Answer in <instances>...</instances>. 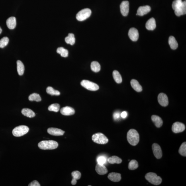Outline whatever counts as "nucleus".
Masks as SVG:
<instances>
[{
    "label": "nucleus",
    "mask_w": 186,
    "mask_h": 186,
    "mask_svg": "<svg viewBox=\"0 0 186 186\" xmlns=\"http://www.w3.org/2000/svg\"><path fill=\"white\" fill-rule=\"evenodd\" d=\"M120 11L121 13L124 16L128 15L129 10V3L128 1H124L121 3Z\"/></svg>",
    "instance_id": "11"
},
{
    "label": "nucleus",
    "mask_w": 186,
    "mask_h": 186,
    "mask_svg": "<svg viewBox=\"0 0 186 186\" xmlns=\"http://www.w3.org/2000/svg\"><path fill=\"white\" fill-rule=\"evenodd\" d=\"M185 127L183 123L180 122L174 123L172 126V130L175 133H178L183 132Z\"/></svg>",
    "instance_id": "8"
},
{
    "label": "nucleus",
    "mask_w": 186,
    "mask_h": 186,
    "mask_svg": "<svg viewBox=\"0 0 186 186\" xmlns=\"http://www.w3.org/2000/svg\"><path fill=\"white\" fill-rule=\"evenodd\" d=\"M9 41V39L7 37H4L0 40V48L5 47L8 44Z\"/></svg>",
    "instance_id": "37"
},
{
    "label": "nucleus",
    "mask_w": 186,
    "mask_h": 186,
    "mask_svg": "<svg viewBox=\"0 0 186 186\" xmlns=\"http://www.w3.org/2000/svg\"><path fill=\"white\" fill-rule=\"evenodd\" d=\"M98 163L100 165H104L107 162V158L105 156H101L97 158Z\"/></svg>",
    "instance_id": "38"
},
{
    "label": "nucleus",
    "mask_w": 186,
    "mask_h": 186,
    "mask_svg": "<svg viewBox=\"0 0 186 186\" xmlns=\"http://www.w3.org/2000/svg\"><path fill=\"white\" fill-rule=\"evenodd\" d=\"M77 180L74 179H72V180L71 181V183L72 185H76V183H77Z\"/></svg>",
    "instance_id": "43"
},
{
    "label": "nucleus",
    "mask_w": 186,
    "mask_h": 186,
    "mask_svg": "<svg viewBox=\"0 0 186 186\" xmlns=\"http://www.w3.org/2000/svg\"><path fill=\"white\" fill-rule=\"evenodd\" d=\"M113 76L115 81L117 83H122V78L121 74L118 71L114 70L113 72Z\"/></svg>",
    "instance_id": "28"
},
{
    "label": "nucleus",
    "mask_w": 186,
    "mask_h": 186,
    "mask_svg": "<svg viewBox=\"0 0 186 186\" xmlns=\"http://www.w3.org/2000/svg\"><path fill=\"white\" fill-rule=\"evenodd\" d=\"M127 139L129 144L133 146H135L139 141V135L136 130L130 129L127 133Z\"/></svg>",
    "instance_id": "1"
},
{
    "label": "nucleus",
    "mask_w": 186,
    "mask_h": 186,
    "mask_svg": "<svg viewBox=\"0 0 186 186\" xmlns=\"http://www.w3.org/2000/svg\"><path fill=\"white\" fill-rule=\"evenodd\" d=\"M175 13L178 16L186 14V1H183L182 4L179 8L175 11Z\"/></svg>",
    "instance_id": "16"
},
{
    "label": "nucleus",
    "mask_w": 186,
    "mask_h": 186,
    "mask_svg": "<svg viewBox=\"0 0 186 186\" xmlns=\"http://www.w3.org/2000/svg\"><path fill=\"white\" fill-rule=\"evenodd\" d=\"M81 85L86 89L92 91H97L99 89V86L93 82L84 80L81 82Z\"/></svg>",
    "instance_id": "7"
},
{
    "label": "nucleus",
    "mask_w": 186,
    "mask_h": 186,
    "mask_svg": "<svg viewBox=\"0 0 186 186\" xmlns=\"http://www.w3.org/2000/svg\"><path fill=\"white\" fill-rule=\"evenodd\" d=\"M65 41L67 44L73 45L75 42V38L74 34L72 33L68 34V36L66 37Z\"/></svg>",
    "instance_id": "27"
},
{
    "label": "nucleus",
    "mask_w": 186,
    "mask_h": 186,
    "mask_svg": "<svg viewBox=\"0 0 186 186\" xmlns=\"http://www.w3.org/2000/svg\"><path fill=\"white\" fill-rule=\"evenodd\" d=\"M158 101L160 104L163 107L167 106L169 104L167 96L163 93H160L158 95Z\"/></svg>",
    "instance_id": "10"
},
{
    "label": "nucleus",
    "mask_w": 186,
    "mask_h": 186,
    "mask_svg": "<svg viewBox=\"0 0 186 186\" xmlns=\"http://www.w3.org/2000/svg\"><path fill=\"white\" fill-rule=\"evenodd\" d=\"M1 32H2V29L1 28V27H0V34H1Z\"/></svg>",
    "instance_id": "44"
},
{
    "label": "nucleus",
    "mask_w": 186,
    "mask_h": 186,
    "mask_svg": "<svg viewBox=\"0 0 186 186\" xmlns=\"http://www.w3.org/2000/svg\"><path fill=\"white\" fill-rule=\"evenodd\" d=\"M146 28L148 30H153L156 27L155 19L153 18H151L147 21L146 25Z\"/></svg>",
    "instance_id": "17"
},
{
    "label": "nucleus",
    "mask_w": 186,
    "mask_h": 186,
    "mask_svg": "<svg viewBox=\"0 0 186 186\" xmlns=\"http://www.w3.org/2000/svg\"><path fill=\"white\" fill-rule=\"evenodd\" d=\"M107 161L109 163L111 164H120L122 162L121 158L116 156H113L109 158Z\"/></svg>",
    "instance_id": "26"
},
{
    "label": "nucleus",
    "mask_w": 186,
    "mask_h": 186,
    "mask_svg": "<svg viewBox=\"0 0 186 186\" xmlns=\"http://www.w3.org/2000/svg\"><path fill=\"white\" fill-rule=\"evenodd\" d=\"M183 1L182 0H175L172 3V7L174 10L179 8L182 4Z\"/></svg>",
    "instance_id": "35"
},
{
    "label": "nucleus",
    "mask_w": 186,
    "mask_h": 186,
    "mask_svg": "<svg viewBox=\"0 0 186 186\" xmlns=\"http://www.w3.org/2000/svg\"><path fill=\"white\" fill-rule=\"evenodd\" d=\"M128 115V113L126 111H123L120 114V116L123 119H125L126 118Z\"/></svg>",
    "instance_id": "42"
},
{
    "label": "nucleus",
    "mask_w": 186,
    "mask_h": 186,
    "mask_svg": "<svg viewBox=\"0 0 186 186\" xmlns=\"http://www.w3.org/2000/svg\"><path fill=\"white\" fill-rule=\"evenodd\" d=\"M153 151L155 157L160 159L162 156V151L159 145L156 144H154L152 146Z\"/></svg>",
    "instance_id": "9"
},
{
    "label": "nucleus",
    "mask_w": 186,
    "mask_h": 186,
    "mask_svg": "<svg viewBox=\"0 0 186 186\" xmlns=\"http://www.w3.org/2000/svg\"><path fill=\"white\" fill-rule=\"evenodd\" d=\"M21 113L24 116L27 117L32 118L35 117V113L32 110L28 108H23L21 111Z\"/></svg>",
    "instance_id": "23"
},
{
    "label": "nucleus",
    "mask_w": 186,
    "mask_h": 186,
    "mask_svg": "<svg viewBox=\"0 0 186 186\" xmlns=\"http://www.w3.org/2000/svg\"><path fill=\"white\" fill-rule=\"evenodd\" d=\"M46 92L48 94L52 95H59L60 94L59 91L54 90L53 88L51 87H48L47 88Z\"/></svg>",
    "instance_id": "32"
},
{
    "label": "nucleus",
    "mask_w": 186,
    "mask_h": 186,
    "mask_svg": "<svg viewBox=\"0 0 186 186\" xmlns=\"http://www.w3.org/2000/svg\"><path fill=\"white\" fill-rule=\"evenodd\" d=\"M29 100L30 101L40 102L42 100V99L40 95L36 93H33L29 96Z\"/></svg>",
    "instance_id": "30"
},
{
    "label": "nucleus",
    "mask_w": 186,
    "mask_h": 186,
    "mask_svg": "<svg viewBox=\"0 0 186 186\" xmlns=\"http://www.w3.org/2000/svg\"><path fill=\"white\" fill-rule=\"evenodd\" d=\"M179 153L182 156H186V143L184 142L180 147L179 151Z\"/></svg>",
    "instance_id": "36"
},
{
    "label": "nucleus",
    "mask_w": 186,
    "mask_h": 186,
    "mask_svg": "<svg viewBox=\"0 0 186 186\" xmlns=\"http://www.w3.org/2000/svg\"><path fill=\"white\" fill-rule=\"evenodd\" d=\"M108 179L111 181L114 182H117L121 180V175L120 173L112 172L109 174Z\"/></svg>",
    "instance_id": "20"
},
{
    "label": "nucleus",
    "mask_w": 186,
    "mask_h": 186,
    "mask_svg": "<svg viewBox=\"0 0 186 186\" xmlns=\"http://www.w3.org/2000/svg\"><path fill=\"white\" fill-rule=\"evenodd\" d=\"M91 68L92 71L97 72L100 71L101 66L100 64L97 62H93L91 64Z\"/></svg>",
    "instance_id": "29"
},
{
    "label": "nucleus",
    "mask_w": 186,
    "mask_h": 186,
    "mask_svg": "<svg viewBox=\"0 0 186 186\" xmlns=\"http://www.w3.org/2000/svg\"><path fill=\"white\" fill-rule=\"evenodd\" d=\"M60 106L58 103H54L50 105L48 107V109L49 111H54L55 112H58L59 110Z\"/></svg>",
    "instance_id": "34"
},
{
    "label": "nucleus",
    "mask_w": 186,
    "mask_h": 186,
    "mask_svg": "<svg viewBox=\"0 0 186 186\" xmlns=\"http://www.w3.org/2000/svg\"><path fill=\"white\" fill-rule=\"evenodd\" d=\"M96 171L99 175H103L107 173V168L104 165H100L97 163L95 167Z\"/></svg>",
    "instance_id": "19"
},
{
    "label": "nucleus",
    "mask_w": 186,
    "mask_h": 186,
    "mask_svg": "<svg viewBox=\"0 0 186 186\" xmlns=\"http://www.w3.org/2000/svg\"><path fill=\"white\" fill-rule=\"evenodd\" d=\"M91 11L89 8H85L81 10L76 15V19L79 21H83L86 20L91 16Z\"/></svg>",
    "instance_id": "6"
},
{
    "label": "nucleus",
    "mask_w": 186,
    "mask_h": 186,
    "mask_svg": "<svg viewBox=\"0 0 186 186\" xmlns=\"http://www.w3.org/2000/svg\"><path fill=\"white\" fill-rule=\"evenodd\" d=\"M92 138L94 142L99 144H105L108 142V139L101 133H98L93 135Z\"/></svg>",
    "instance_id": "5"
},
{
    "label": "nucleus",
    "mask_w": 186,
    "mask_h": 186,
    "mask_svg": "<svg viewBox=\"0 0 186 186\" xmlns=\"http://www.w3.org/2000/svg\"><path fill=\"white\" fill-rule=\"evenodd\" d=\"M60 111L62 115L66 116L72 115L75 113V110L73 108L68 106L62 107Z\"/></svg>",
    "instance_id": "15"
},
{
    "label": "nucleus",
    "mask_w": 186,
    "mask_h": 186,
    "mask_svg": "<svg viewBox=\"0 0 186 186\" xmlns=\"http://www.w3.org/2000/svg\"><path fill=\"white\" fill-rule=\"evenodd\" d=\"M120 114L118 112H115L113 114V117L115 120H118L120 118Z\"/></svg>",
    "instance_id": "40"
},
{
    "label": "nucleus",
    "mask_w": 186,
    "mask_h": 186,
    "mask_svg": "<svg viewBox=\"0 0 186 186\" xmlns=\"http://www.w3.org/2000/svg\"><path fill=\"white\" fill-rule=\"evenodd\" d=\"M58 143L54 140H45L40 142L38 144V146L41 149L53 150L57 148Z\"/></svg>",
    "instance_id": "2"
},
{
    "label": "nucleus",
    "mask_w": 186,
    "mask_h": 186,
    "mask_svg": "<svg viewBox=\"0 0 186 186\" xmlns=\"http://www.w3.org/2000/svg\"><path fill=\"white\" fill-rule=\"evenodd\" d=\"M17 70L19 75L22 76L24 73L25 66L23 62L20 60H18L17 62Z\"/></svg>",
    "instance_id": "25"
},
{
    "label": "nucleus",
    "mask_w": 186,
    "mask_h": 186,
    "mask_svg": "<svg viewBox=\"0 0 186 186\" xmlns=\"http://www.w3.org/2000/svg\"><path fill=\"white\" fill-rule=\"evenodd\" d=\"M29 130L28 127L22 125L15 127L12 131V134L15 137H20L27 134Z\"/></svg>",
    "instance_id": "4"
},
{
    "label": "nucleus",
    "mask_w": 186,
    "mask_h": 186,
    "mask_svg": "<svg viewBox=\"0 0 186 186\" xmlns=\"http://www.w3.org/2000/svg\"><path fill=\"white\" fill-rule=\"evenodd\" d=\"M145 178L150 183L155 185H158L161 183L162 180L159 176H157L156 174L152 172L146 174Z\"/></svg>",
    "instance_id": "3"
},
{
    "label": "nucleus",
    "mask_w": 186,
    "mask_h": 186,
    "mask_svg": "<svg viewBox=\"0 0 186 186\" xmlns=\"http://www.w3.org/2000/svg\"><path fill=\"white\" fill-rule=\"evenodd\" d=\"M151 119L157 128H160L163 124V122L162 119L157 115H153L151 117Z\"/></svg>",
    "instance_id": "22"
},
{
    "label": "nucleus",
    "mask_w": 186,
    "mask_h": 186,
    "mask_svg": "<svg viewBox=\"0 0 186 186\" xmlns=\"http://www.w3.org/2000/svg\"><path fill=\"white\" fill-rule=\"evenodd\" d=\"M131 85L133 88L137 92H140L142 91V86L140 85L138 81L135 79H132L131 81Z\"/></svg>",
    "instance_id": "21"
},
{
    "label": "nucleus",
    "mask_w": 186,
    "mask_h": 186,
    "mask_svg": "<svg viewBox=\"0 0 186 186\" xmlns=\"http://www.w3.org/2000/svg\"><path fill=\"white\" fill-rule=\"evenodd\" d=\"M169 43L170 47L172 50H175L178 48V43L175 37L172 36L170 37L169 39Z\"/></svg>",
    "instance_id": "24"
},
{
    "label": "nucleus",
    "mask_w": 186,
    "mask_h": 186,
    "mask_svg": "<svg viewBox=\"0 0 186 186\" xmlns=\"http://www.w3.org/2000/svg\"><path fill=\"white\" fill-rule=\"evenodd\" d=\"M138 167V164L136 160L131 161L129 164L128 168L130 170H134Z\"/></svg>",
    "instance_id": "33"
},
{
    "label": "nucleus",
    "mask_w": 186,
    "mask_h": 186,
    "mask_svg": "<svg viewBox=\"0 0 186 186\" xmlns=\"http://www.w3.org/2000/svg\"><path fill=\"white\" fill-rule=\"evenodd\" d=\"M128 35L129 38L134 42L138 40L139 37L138 31L136 28H131L129 31Z\"/></svg>",
    "instance_id": "12"
},
{
    "label": "nucleus",
    "mask_w": 186,
    "mask_h": 186,
    "mask_svg": "<svg viewBox=\"0 0 186 186\" xmlns=\"http://www.w3.org/2000/svg\"><path fill=\"white\" fill-rule=\"evenodd\" d=\"M47 132L49 134L54 136H61L63 135L64 131L57 128H50L48 129Z\"/></svg>",
    "instance_id": "14"
},
{
    "label": "nucleus",
    "mask_w": 186,
    "mask_h": 186,
    "mask_svg": "<svg viewBox=\"0 0 186 186\" xmlns=\"http://www.w3.org/2000/svg\"><path fill=\"white\" fill-rule=\"evenodd\" d=\"M71 175L73 179L76 180H79L81 177V174L80 172L78 171H73L72 172Z\"/></svg>",
    "instance_id": "39"
},
{
    "label": "nucleus",
    "mask_w": 186,
    "mask_h": 186,
    "mask_svg": "<svg viewBox=\"0 0 186 186\" xmlns=\"http://www.w3.org/2000/svg\"><path fill=\"white\" fill-rule=\"evenodd\" d=\"M57 52L58 54H60L62 57H66L68 56V50L62 47L58 48L57 50Z\"/></svg>",
    "instance_id": "31"
},
{
    "label": "nucleus",
    "mask_w": 186,
    "mask_h": 186,
    "mask_svg": "<svg viewBox=\"0 0 186 186\" xmlns=\"http://www.w3.org/2000/svg\"><path fill=\"white\" fill-rule=\"evenodd\" d=\"M151 10L150 6L146 5L140 6L139 8L136 15L140 16H143L148 13Z\"/></svg>",
    "instance_id": "13"
},
{
    "label": "nucleus",
    "mask_w": 186,
    "mask_h": 186,
    "mask_svg": "<svg viewBox=\"0 0 186 186\" xmlns=\"http://www.w3.org/2000/svg\"><path fill=\"white\" fill-rule=\"evenodd\" d=\"M40 184L36 180H34V181L31 182L29 184L28 186H40Z\"/></svg>",
    "instance_id": "41"
},
{
    "label": "nucleus",
    "mask_w": 186,
    "mask_h": 186,
    "mask_svg": "<svg viewBox=\"0 0 186 186\" xmlns=\"http://www.w3.org/2000/svg\"><path fill=\"white\" fill-rule=\"evenodd\" d=\"M6 25L8 28L11 29H14L16 25V18L14 17H9L6 21Z\"/></svg>",
    "instance_id": "18"
}]
</instances>
